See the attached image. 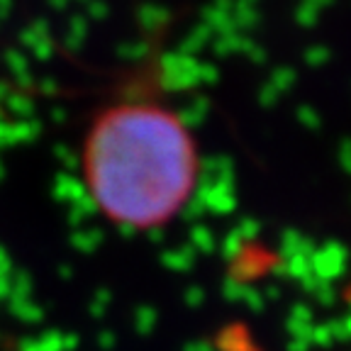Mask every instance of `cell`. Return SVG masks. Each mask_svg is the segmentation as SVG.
<instances>
[{"label":"cell","mask_w":351,"mask_h":351,"mask_svg":"<svg viewBox=\"0 0 351 351\" xmlns=\"http://www.w3.org/2000/svg\"><path fill=\"white\" fill-rule=\"evenodd\" d=\"M83 171L98 208L127 227H156L173 217L195 183V147L169 110L127 103L98 117Z\"/></svg>","instance_id":"cell-1"}]
</instances>
